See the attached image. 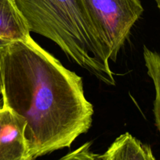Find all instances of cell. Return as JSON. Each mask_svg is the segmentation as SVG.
Masks as SVG:
<instances>
[{
    "label": "cell",
    "instance_id": "obj_1",
    "mask_svg": "<svg viewBox=\"0 0 160 160\" xmlns=\"http://www.w3.org/2000/svg\"><path fill=\"white\" fill-rule=\"evenodd\" d=\"M82 78L32 38L9 43L0 54L2 108L24 121L33 159L70 148L92 124L93 105Z\"/></svg>",
    "mask_w": 160,
    "mask_h": 160
},
{
    "label": "cell",
    "instance_id": "obj_2",
    "mask_svg": "<svg viewBox=\"0 0 160 160\" xmlns=\"http://www.w3.org/2000/svg\"><path fill=\"white\" fill-rule=\"evenodd\" d=\"M30 32L56 44L70 60L109 86L116 84L107 52L79 0H14Z\"/></svg>",
    "mask_w": 160,
    "mask_h": 160
},
{
    "label": "cell",
    "instance_id": "obj_3",
    "mask_svg": "<svg viewBox=\"0 0 160 160\" xmlns=\"http://www.w3.org/2000/svg\"><path fill=\"white\" fill-rule=\"evenodd\" d=\"M80 5L104 45L109 62L119 52L144 12L140 0H79Z\"/></svg>",
    "mask_w": 160,
    "mask_h": 160
},
{
    "label": "cell",
    "instance_id": "obj_4",
    "mask_svg": "<svg viewBox=\"0 0 160 160\" xmlns=\"http://www.w3.org/2000/svg\"><path fill=\"white\" fill-rule=\"evenodd\" d=\"M25 127L23 120L2 108L0 112V160H34L25 138Z\"/></svg>",
    "mask_w": 160,
    "mask_h": 160
},
{
    "label": "cell",
    "instance_id": "obj_5",
    "mask_svg": "<svg viewBox=\"0 0 160 160\" xmlns=\"http://www.w3.org/2000/svg\"><path fill=\"white\" fill-rule=\"evenodd\" d=\"M101 158L102 160H156L149 145L130 133L119 136Z\"/></svg>",
    "mask_w": 160,
    "mask_h": 160
},
{
    "label": "cell",
    "instance_id": "obj_6",
    "mask_svg": "<svg viewBox=\"0 0 160 160\" xmlns=\"http://www.w3.org/2000/svg\"><path fill=\"white\" fill-rule=\"evenodd\" d=\"M30 37L31 32L14 0H0V38L17 42Z\"/></svg>",
    "mask_w": 160,
    "mask_h": 160
},
{
    "label": "cell",
    "instance_id": "obj_7",
    "mask_svg": "<svg viewBox=\"0 0 160 160\" xmlns=\"http://www.w3.org/2000/svg\"><path fill=\"white\" fill-rule=\"evenodd\" d=\"M143 56L147 73L153 82L155 100L153 102L155 124L160 132V54L144 46Z\"/></svg>",
    "mask_w": 160,
    "mask_h": 160
},
{
    "label": "cell",
    "instance_id": "obj_8",
    "mask_svg": "<svg viewBox=\"0 0 160 160\" xmlns=\"http://www.w3.org/2000/svg\"><path fill=\"white\" fill-rule=\"evenodd\" d=\"M92 142H86L58 160H102L101 155L92 150Z\"/></svg>",
    "mask_w": 160,
    "mask_h": 160
},
{
    "label": "cell",
    "instance_id": "obj_9",
    "mask_svg": "<svg viewBox=\"0 0 160 160\" xmlns=\"http://www.w3.org/2000/svg\"><path fill=\"white\" fill-rule=\"evenodd\" d=\"M11 42H12L6 40V39L2 38H0V54L4 51L5 48H6V46H7L9 43H11Z\"/></svg>",
    "mask_w": 160,
    "mask_h": 160
},
{
    "label": "cell",
    "instance_id": "obj_10",
    "mask_svg": "<svg viewBox=\"0 0 160 160\" xmlns=\"http://www.w3.org/2000/svg\"><path fill=\"white\" fill-rule=\"evenodd\" d=\"M155 2H156V5H157V7L159 8V9L160 11V0H155Z\"/></svg>",
    "mask_w": 160,
    "mask_h": 160
},
{
    "label": "cell",
    "instance_id": "obj_11",
    "mask_svg": "<svg viewBox=\"0 0 160 160\" xmlns=\"http://www.w3.org/2000/svg\"><path fill=\"white\" fill-rule=\"evenodd\" d=\"M2 108H0V112H1V111H2Z\"/></svg>",
    "mask_w": 160,
    "mask_h": 160
}]
</instances>
